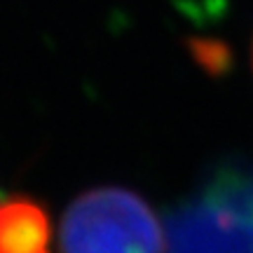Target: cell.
Instances as JSON below:
<instances>
[{
    "instance_id": "277c9868",
    "label": "cell",
    "mask_w": 253,
    "mask_h": 253,
    "mask_svg": "<svg viewBox=\"0 0 253 253\" xmlns=\"http://www.w3.org/2000/svg\"><path fill=\"white\" fill-rule=\"evenodd\" d=\"M251 63H253V47H251Z\"/></svg>"
},
{
    "instance_id": "3957f363",
    "label": "cell",
    "mask_w": 253,
    "mask_h": 253,
    "mask_svg": "<svg viewBox=\"0 0 253 253\" xmlns=\"http://www.w3.org/2000/svg\"><path fill=\"white\" fill-rule=\"evenodd\" d=\"M0 253H52V223L40 202L26 195L0 202Z\"/></svg>"
},
{
    "instance_id": "6da1fadb",
    "label": "cell",
    "mask_w": 253,
    "mask_h": 253,
    "mask_svg": "<svg viewBox=\"0 0 253 253\" xmlns=\"http://www.w3.org/2000/svg\"><path fill=\"white\" fill-rule=\"evenodd\" d=\"M59 253H167V230L126 188H94L71 202L56 235Z\"/></svg>"
},
{
    "instance_id": "7a4b0ae2",
    "label": "cell",
    "mask_w": 253,
    "mask_h": 253,
    "mask_svg": "<svg viewBox=\"0 0 253 253\" xmlns=\"http://www.w3.org/2000/svg\"><path fill=\"white\" fill-rule=\"evenodd\" d=\"M167 253H253V169L218 173L167 225Z\"/></svg>"
}]
</instances>
